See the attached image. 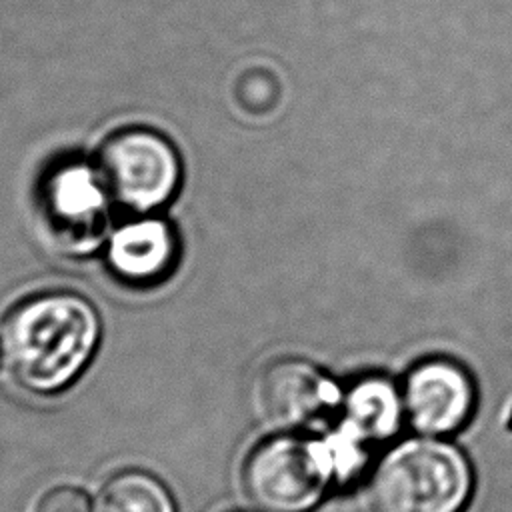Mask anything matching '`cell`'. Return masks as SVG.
I'll use <instances>...</instances> for the list:
<instances>
[{"label": "cell", "mask_w": 512, "mask_h": 512, "mask_svg": "<svg viewBox=\"0 0 512 512\" xmlns=\"http://www.w3.org/2000/svg\"><path fill=\"white\" fill-rule=\"evenodd\" d=\"M94 512H176V506L158 478L142 470H124L104 482Z\"/></svg>", "instance_id": "30bf717a"}, {"label": "cell", "mask_w": 512, "mask_h": 512, "mask_svg": "<svg viewBox=\"0 0 512 512\" xmlns=\"http://www.w3.org/2000/svg\"><path fill=\"white\" fill-rule=\"evenodd\" d=\"M340 398L332 378L300 358H280L266 364L252 384L256 416L276 430L300 428L322 416Z\"/></svg>", "instance_id": "8992f818"}, {"label": "cell", "mask_w": 512, "mask_h": 512, "mask_svg": "<svg viewBox=\"0 0 512 512\" xmlns=\"http://www.w3.org/2000/svg\"><path fill=\"white\" fill-rule=\"evenodd\" d=\"M404 418L424 436L444 438L464 428L476 406V388L464 366L434 356L410 368L402 384Z\"/></svg>", "instance_id": "5b68a950"}, {"label": "cell", "mask_w": 512, "mask_h": 512, "mask_svg": "<svg viewBox=\"0 0 512 512\" xmlns=\"http://www.w3.org/2000/svg\"><path fill=\"white\" fill-rule=\"evenodd\" d=\"M344 426L364 442H382L396 434L404 416L402 392L384 376L358 378L340 398Z\"/></svg>", "instance_id": "9c48e42d"}, {"label": "cell", "mask_w": 512, "mask_h": 512, "mask_svg": "<svg viewBox=\"0 0 512 512\" xmlns=\"http://www.w3.org/2000/svg\"><path fill=\"white\" fill-rule=\"evenodd\" d=\"M4 368V352H2V344H0V370Z\"/></svg>", "instance_id": "7c38bea8"}, {"label": "cell", "mask_w": 512, "mask_h": 512, "mask_svg": "<svg viewBox=\"0 0 512 512\" xmlns=\"http://www.w3.org/2000/svg\"><path fill=\"white\" fill-rule=\"evenodd\" d=\"M178 256L172 228L158 218H138L114 230L106 258L112 272L130 284H154L170 274Z\"/></svg>", "instance_id": "ba28073f"}, {"label": "cell", "mask_w": 512, "mask_h": 512, "mask_svg": "<svg viewBox=\"0 0 512 512\" xmlns=\"http://www.w3.org/2000/svg\"><path fill=\"white\" fill-rule=\"evenodd\" d=\"M108 192L96 172L80 162L54 170L44 186L46 212L72 246L86 248L94 242L106 216Z\"/></svg>", "instance_id": "52a82bcc"}, {"label": "cell", "mask_w": 512, "mask_h": 512, "mask_svg": "<svg viewBox=\"0 0 512 512\" xmlns=\"http://www.w3.org/2000/svg\"><path fill=\"white\" fill-rule=\"evenodd\" d=\"M100 338L94 306L72 292H44L10 310L2 324L4 368L34 394L70 386L90 362Z\"/></svg>", "instance_id": "6da1fadb"}, {"label": "cell", "mask_w": 512, "mask_h": 512, "mask_svg": "<svg viewBox=\"0 0 512 512\" xmlns=\"http://www.w3.org/2000/svg\"><path fill=\"white\" fill-rule=\"evenodd\" d=\"M26 512H94V506L84 490L70 484H58L40 490L30 500Z\"/></svg>", "instance_id": "8fae6325"}, {"label": "cell", "mask_w": 512, "mask_h": 512, "mask_svg": "<svg viewBox=\"0 0 512 512\" xmlns=\"http://www.w3.org/2000/svg\"><path fill=\"white\" fill-rule=\"evenodd\" d=\"M242 482L264 512H308L340 474L326 438L278 434L250 452Z\"/></svg>", "instance_id": "3957f363"}, {"label": "cell", "mask_w": 512, "mask_h": 512, "mask_svg": "<svg viewBox=\"0 0 512 512\" xmlns=\"http://www.w3.org/2000/svg\"><path fill=\"white\" fill-rule=\"evenodd\" d=\"M96 172L112 202L134 214H146L176 194L180 158L162 134L124 128L100 146Z\"/></svg>", "instance_id": "277c9868"}, {"label": "cell", "mask_w": 512, "mask_h": 512, "mask_svg": "<svg viewBox=\"0 0 512 512\" xmlns=\"http://www.w3.org/2000/svg\"><path fill=\"white\" fill-rule=\"evenodd\" d=\"M474 490L466 454L436 436L390 446L368 478L372 512H464Z\"/></svg>", "instance_id": "7a4b0ae2"}]
</instances>
